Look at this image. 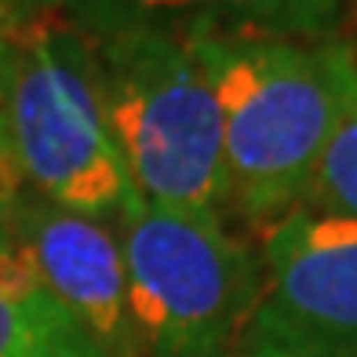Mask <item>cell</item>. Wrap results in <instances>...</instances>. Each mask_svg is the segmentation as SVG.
I'll list each match as a JSON object with an SVG mask.
<instances>
[{
  "mask_svg": "<svg viewBox=\"0 0 357 357\" xmlns=\"http://www.w3.org/2000/svg\"><path fill=\"white\" fill-rule=\"evenodd\" d=\"M215 91L230 208L273 222L310 193L317 165L357 106L350 40H186Z\"/></svg>",
  "mask_w": 357,
  "mask_h": 357,
  "instance_id": "1",
  "label": "cell"
},
{
  "mask_svg": "<svg viewBox=\"0 0 357 357\" xmlns=\"http://www.w3.org/2000/svg\"><path fill=\"white\" fill-rule=\"evenodd\" d=\"M0 113L29 190L80 215L117 219L135 186L109 135L84 29L47 11L4 15Z\"/></svg>",
  "mask_w": 357,
  "mask_h": 357,
  "instance_id": "2",
  "label": "cell"
},
{
  "mask_svg": "<svg viewBox=\"0 0 357 357\" xmlns=\"http://www.w3.org/2000/svg\"><path fill=\"white\" fill-rule=\"evenodd\" d=\"M88 40L102 113L135 193L222 215L230 208L222 117L190 44L153 29H109Z\"/></svg>",
  "mask_w": 357,
  "mask_h": 357,
  "instance_id": "3",
  "label": "cell"
},
{
  "mask_svg": "<svg viewBox=\"0 0 357 357\" xmlns=\"http://www.w3.org/2000/svg\"><path fill=\"white\" fill-rule=\"evenodd\" d=\"M139 357H230L255 310L263 263L215 212L128 193L113 219Z\"/></svg>",
  "mask_w": 357,
  "mask_h": 357,
  "instance_id": "4",
  "label": "cell"
},
{
  "mask_svg": "<svg viewBox=\"0 0 357 357\" xmlns=\"http://www.w3.org/2000/svg\"><path fill=\"white\" fill-rule=\"evenodd\" d=\"M259 263L237 357H357V219L299 204L266 226Z\"/></svg>",
  "mask_w": 357,
  "mask_h": 357,
  "instance_id": "5",
  "label": "cell"
},
{
  "mask_svg": "<svg viewBox=\"0 0 357 357\" xmlns=\"http://www.w3.org/2000/svg\"><path fill=\"white\" fill-rule=\"evenodd\" d=\"M0 226L22 248L47 291L109 357H139L113 219L70 212L26 186L0 208Z\"/></svg>",
  "mask_w": 357,
  "mask_h": 357,
  "instance_id": "6",
  "label": "cell"
},
{
  "mask_svg": "<svg viewBox=\"0 0 357 357\" xmlns=\"http://www.w3.org/2000/svg\"><path fill=\"white\" fill-rule=\"evenodd\" d=\"M84 33L153 29L178 40H324L354 0H73Z\"/></svg>",
  "mask_w": 357,
  "mask_h": 357,
  "instance_id": "7",
  "label": "cell"
},
{
  "mask_svg": "<svg viewBox=\"0 0 357 357\" xmlns=\"http://www.w3.org/2000/svg\"><path fill=\"white\" fill-rule=\"evenodd\" d=\"M0 357H109L0 226Z\"/></svg>",
  "mask_w": 357,
  "mask_h": 357,
  "instance_id": "8",
  "label": "cell"
},
{
  "mask_svg": "<svg viewBox=\"0 0 357 357\" xmlns=\"http://www.w3.org/2000/svg\"><path fill=\"white\" fill-rule=\"evenodd\" d=\"M303 204L357 219V106L328 142Z\"/></svg>",
  "mask_w": 357,
  "mask_h": 357,
  "instance_id": "9",
  "label": "cell"
},
{
  "mask_svg": "<svg viewBox=\"0 0 357 357\" xmlns=\"http://www.w3.org/2000/svg\"><path fill=\"white\" fill-rule=\"evenodd\" d=\"M26 190L22 183V172H19V160L11 153V139H8V128H4V113H0V208H4L11 197H19Z\"/></svg>",
  "mask_w": 357,
  "mask_h": 357,
  "instance_id": "10",
  "label": "cell"
},
{
  "mask_svg": "<svg viewBox=\"0 0 357 357\" xmlns=\"http://www.w3.org/2000/svg\"><path fill=\"white\" fill-rule=\"evenodd\" d=\"M15 4H26V8H55V4H73V0H15Z\"/></svg>",
  "mask_w": 357,
  "mask_h": 357,
  "instance_id": "11",
  "label": "cell"
},
{
  "mask_svg": "<svg viewBox=\"0 0 357 357\" xmlns=\"http://www.w3.org/2000/svg\"><path fill=\"white\" fill-rule=\"evenodd\" d=\"M350 11H354V19H357V0H354V8H350Z\"/></svg>",
  "mask_w": 357,
  "mask_h": 357,
  "instance_id": "12",
  "label": "cell"
},
{
  "mask_svg": "<svg viewBox=\"0 0 357 357\" xmlns=\"http://www.w3.org/2000/svg\"><path fill=\"white\" fill-rule=\"evenodd\" d=\"M0 19H4V15H0Z\"/></svg>",
  "mask_w": 357,
  "mask_h": 357,
  "instance_id": "13",
  "label": "cell"
}]
</instances>
